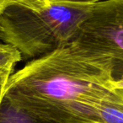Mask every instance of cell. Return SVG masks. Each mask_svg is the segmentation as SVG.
Instances as JSON below:
<instances>
[{
  "instance_id": "obj_3",
  "label": "cell",
  "mask_w": 123,
  "mask_h": 123,
  "mask_svg": "<svg viewBox=\"0 0 123 123\" xmlns=\"http://www.w3.org/2000/svg\"><path fill=\"white\" fill-rule=\"evenodd\" d=\"M75 51L110 67L113 81L123 77V0L94 5L70 43Z\"/></svg>"
},
{
  "instance_id": "obj_6",
  "label": "cell",
  "mask_w": 123,
  "mask_h": 123,
  "mask_svg": "<svg viewBox=\"0 0 123 123\" xmlns=\"http://www.w3.org/2000/svg\"><path fill=\"white\" fill-rule=\"evenodd\" d=\"M21 60L22 56L14 46L0 41V69L14 68Z\"/></svg>"
},
{
  "instance_id": "obj_1",
  "label": "cell",
  "mask_w": 123,
  "mask_h": 123,
  "mask_svg": "<svg viewBox=\"0 0 123 123\" xmlns=\"http://www.w3.org/2000/svg\"><path fill=\"white\" fill-rule=\"evenodd\" d=\"M112 82L107 63L68 45L11 74L4 98L48 123H96L95 105L117 90Z\"/></svg>"
},
{
  "instance_id": "obj_5",
  "label": "cell",
  "mask_w": 123,
  "mask_h": 123,
  "mask_svg": "<svg viewBox=\"0 0 123 123\" xmlns=\"http://www.w3.org/2000/svg\"><path fill=\"white\" fill-rule=\"evenodd\" d=\"M0 123H48L13 105L3 98L0 104Z\"/></svg>"
},
{
  "instance_id": "obj_8",
  "label": "cell",
  "mask_w": 123,
  "mask_h": 123,
  "mask_svg": "<svg viewBox=\"0 0 123 123\" xmlns=\"http://www.w3.org/2000/svg\"><path fill=\"white\" fill-rule=\"evenodd\" d=\"M13 70H14V68L0 69V104H1L3 98H4V89H5L8 79L13 74Z\"/></svg>"
},
{
  "instance_id": "obj_9",
  "label": "cell",
  "mask_w": 123,
  "mask_h": 123,
  "mask_svg": "<svg viewBox=\"0 0 123 123\" xmlns=\"http://www.w3.org/2000/svg\"><path fill=\"white\" fill-rule=\"evenodd\" d=\"M106 0H50L51 4H77V5H94Z\"/></svg>"
},
{
  "instance_id": "obj_7",
  "label": "cell",
  "mask_w": 123,
  "mask_h": 123,
  "mask_svg": "<svg viewBox=\"0 0 123 123\" xmlns=\"http://www.w3.org/2000/svg\"><path fill=\"white\" fill-rule=\"evenodd\" d=\"M19 5L33 10H41L51 5L50 0H0V14L9 6Z\"/></svg>"
},
{
  "instance_id": "obj_11",
  "label": "cell",
  "mask_w": 123,
  "mask_h": 123,
  "mask_svg": "<svg viewBox=\"0 0 123 123\" xmlns=\"http://www.w3.org/2000/svg\"></svg>"
},
{
  "instance_id": "obj_4",
  "label": "cell",
  "mask_w": 123,
  "mask_h": 123,
  "mask_svg": "<svg viewBox=\"0 0 123 123\" xmlns=\"http://www.w3.org/2000/svg\"><path fill=\"white\" fill-rule=\"evenodd\" d=\"M96 123H123V90L101 100L94 107Z\"/></svg>"
},
{
  "instance_id": "obj_10",
  "label": "cell",
  "mask_w": 123,
  "mask_h": 123,
  "mask_svg": "<svg viewBox=\"0 0 123 123\" xmlns=\"http://www.w3.org/2000/svg\"><path fill=\"white\" fill-rule=\"evenodd\" d=\"M112 84H113V86H114L115 89L123 90V77L116 81H113Z\"/></svg>"
},
{
  "instance_id": "obj_2",
  "label": "cell",
  "mask_w": 123,
  "mask_h": 123,
  "mask_svg": "<svg viewBox=\"0 0 123 123\" xmlns=\"http://www.w3.org/2000/svg\"><path fill=\"white\" fill-rule=\"evenodd\" d=\"M94 5L51 4L41 10L19 5L0 14V41L14 46L22 59H36L68 46Z\"/></svg>"
}]
</instances>
